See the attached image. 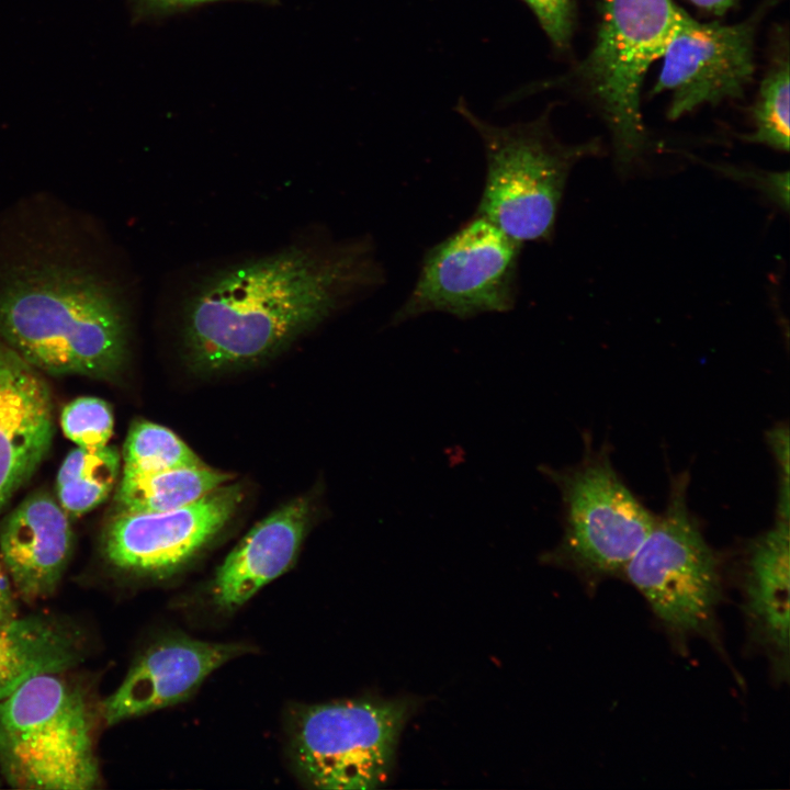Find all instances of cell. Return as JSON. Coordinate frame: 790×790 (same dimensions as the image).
<instances>
[{"label":"cell","instance_id":"cell-18","mask_svg":"<svg viewBox=\"0 0 790 790\" xmlns=\"http://www.w3.org/2000/svg\"><path fill=\"white\" fill-rule=\"evenodd\" d=\"M233 475L206 464L155 472H123L116 512H158L189 505L229 483Z\"/></svg>","mask_w":790,"mask_h":790},{"label":"cell","instance_id":"cell-14","mask_svg":"<svg viewBox=\"0 0 790 790\" xmlns=\"http://www.w3.org/2000/svg\"><path fill=\"white\" fill-rule=\"evenodd\" d=\"M69 515L46 492L23 499L0 524V562L16 596L34 602L53 595L70 561Z\"/></svg>","mask_w":790,"mask_h":790},{"label":"cell","instance_id":"cell-3","mask_svg":"<svg viewBox=\"0 0 790 790\" xmlns=\"http://www.w3.org/2000/svg\"><path fill=\"white\" fill-rule=\"evenodd\" d=\"M458 113L476 131L486 177L475 214L520 244L552 236L572 168L599 150V142L566 145L555 137L549 111L538 119L498 126L478 117L463 99Z\"/></svg>","mask_w":790,"mask_h":790},{"label":"cell","instance_id":"cell-11","mask_svg":"<svg viewBox=\"0 0 790 790\" xmlns=\"http://www.w3.org/2000/svg\"><path fill=\"white\" fill-rule=\"evenodd\" d=\"M239 484H225L179 508L158 512H116L102 535L104 561L135 577L166 578L199 554L236 514Z\"/></svg>","mask_w":790,"mask_h":790},{"label":"cell","instance_id":"cell-17","mask_svg":"<svg viewBox=\"0 0 790 790\" xmlns=\"http://www.w3.org/2000/svg\"><path fill=\"white\" fill-rule=\"evenodd\" d=\"M86 650L77 625L49 614L18 616L0 624V701L33 676L78 665Z\"/></svg>","mask_w":790,"mask_h":790},{"label":"cell","instance_id":"cell-23","mask_svg":"<svg viewBox=\"0 0 790 790\" xmlns=\"http://www.w3.org/2000/svg\"><path fill=\"white\" fill-rule=\"evenodd\" d=\"M534 13L539 24L560 50L571 45L575 22L574 0H523Z\"/></svg>","mask_w":790,"mask_h":790},{"label":"cell","instance_id":"cell-6","mask_svg":"<svg viewBox=\"0 0 790 790\" xmlns=\"http://www.w3.org/2000/svg\"><path fill=\"white\" fill-rule=\"evenodd\" d=\"M574 465L539 470L558 489L563 533L546 561L575 572L588 588L623 571L653 529L657 516L630 490L612 465L608 448L584 438Z\"/></svg>","mask_w":790,"mask_h":790},{"label":"cell","instance_id":"cell-4","mask_svg":"<svg viewBox=\"0 0 790 790\" xmlns=\"http://www.w3.org/2000/svg\"><path fill=\"white\" fill-rule=\"evenodd\" d=\"M44 673L0 701V771L27 790H89L100 782L92 719L81 689Z\"/></svg>","mask_w":790,"mask_h":790},{"label":"cell","instance_id":"cell-21","mask_svg":"<svg viewBox=\"0 0 790 790\" xmlns=\"http://www.w3.org/2000/svg\"><path fill=\"white\" fill-rule=\"evenodd\" d=\"M789 61L777 58L763 79L754 106L755 131L745 139L778 150L789 149Z\"/></svg>","mask_w":790,"mask_h":790},{"label":"cell","instance_id":"cell-9","mask_svg":"<svg viewBox=\"0 0 790 790\" xmlns=\"http://www.w3.org/2000/svg\"><path fill=\"white\" fill-rule=\"evenodd\" d=\"M522 244L474 215L425 253L417 281L394 313L396 326L427 313L469 319L514 308Z\"/></svg>","mask_w":790,"mask_h":790},{"label":"cell","instance_id":"cell-24","mask_svg":"<svg viewBox=\"0 0 790 790\" xmlns=\"http://www.w3.org/2000/svg\"><path fill=\"white\" fill-rule=\"evenodd\" d=\"M225 1H246L273 5L278 0H128L135 22H160L194 9Z\"/></svg>","mask_w":790,"mask_h":790},{"label":"cell","instance_id":"cell-19","mask_svg":"<svg viewBox=\"0 0 790 790\" xmlns=\"http://www.w3.org/2000/svg\"><path fill=\"white\" fill-rule=\"evenodd\" d=\"M121 465L115 447L99 449L77 447L61 463L56 479L57 500L74 517L82 516L102 504L112 492Z\"/></svg>","mask_w":790,"mask_h":790},{"label":"cell","instance_id":"cell-2","mask_svg":"<svg viewBox=\"0 0 790 790\" xmlns=\"http://www.w3.org/2000/svg\"><path fill=\"white\" fill-rule=\"evenodd\" d=\"M383 281L369 238L297 244L221 268L181 304L184 356L207 373L262 362Z\"/></svg>","mask_w":790,"mask_h":790},{"label":"cell","instance_id":"cell-22","mask_svg":"<svg viewBox=\"0 0 790 790\" xmlns=\"http://www.w3.org/2000/svg\"><path fill=\"white\" fill-rule=\"evenodd\" d=\"M110 405L98 397L83 396L68 403L60 416L64 435L77 447L99 449L108 445L113 433Z\"/></svg>","mask_w":790,"mask_h":790},{"label":"cell","instance_id":"cell-27","mask_svg":"<svg viewBox=\"0 0 790 790\" xmlns=\"http://www.w3.org/2000/svg\"><path fill=\"white\" fill-rule=\"evenodd\" d=\"M698 8L714 14H722L733 7L737 0H689Z\"/></svg>","mask_w":790,"mask_h":790},{"label":"cell","instance_id":"cell-13","mask_svg":"<svg viewBox=\"0 0 790 790\" xmlns=\"http://www.w3.org/2000/svg\"><path fill=\"white\" fill-rule=\"evenodd\" d=\"M54 403L43 373L0 340V511L53 443Z\"/></svg>","mask_w":790,"mask_h":790},{"label":"cell","instance_id":"cell-12","mask_svg":"<svg viewBox=\"0 0 790 790\" xmlns=\"http://www.w3.org/2000/svg\"><path fill=\"white\" fill-rule=\"evenodd\" d=\"M251 648L170 635L148 646L121 685L100 703L106 725L184 701L217 668Z\"/></svg>","mask_w":790,"mask_h":790},{"label":"cell","instance_id":"cell-20","mask_svg":"<svg viewBox=\"0 0 790 790\" xmlns=\"http://www.w3.org/2000/svg\"><path fill=\"white\" fill-rule=\"evenodd\" d=\"M205 463L171 430L150 421L131 427L123 449V472H155Z\"/></svg>","mask_w":790,"mask_h":790},{"label":"cell","instance_id":"cell-1","mask_svg":"<svg viewBox=\"0 0 790 790\" xmlns=\"http://www.w3.org/2000/svg\"><path fill=\"white\" fill-rule=\"evenodd\" d=\"M92 228L43 201L0 218V340L42 373L113 380L127 362L129 301Z\"/></svg>","mask_w":790,"mask_h":790},{"label":"cell","instance_id":"cell-7","mask_svg":"<svg viewBox=\"0 0 790 790\" xmlns=\"http://www.w3.org/2000/svg\"><path fill=\"white\" fill-rule=\"evenodd\" d=\"M682 9L673 0H602L597 38L567 79H576L608 125L620 168L644 150L645 75L661 58Z\"/></svg>","mask_w":790,"mask_h":790},{"label":"cell","instance_id":"cell-10","mask_svg":"<svg viewBox=\"0 0 790 790\" xmlns=\"http://www.w3.org/2000/svg\"><path fill=\"white\" fill-rule=\"evenodd\" d=\"M764 9L732 24L699 22L681 11L653 88V93L669 94V119L744 94L755 70V38Z\"/></svg>","mask_w":790,"mask_h":790},{"label":"cell","instance_id":"cell-5","mask_svg":"<svg viewBox=\"0 0 790 790\" xmlns=\"http://www.w3.org/2000/svg\"><path fill=\"white\" fill-rule=\"evenodd\" d=\"M688 485L687 472L672 477L664 511L622 574L681 647L693 636L719 642L723 596L722 562L689 509Z\"/></svg>","mask_w":790,"mask_h":790},{"label":"cell","instance_id":"cell-8","mask_svg":"<svg viewBox=\"0 0 790 790\" xmlns=\"http://www.w3.org/2000/svg\"><path fill=\"white\" fill-rule=\"evenodd\" d=\"M409 713L405 700L374 698L300 707L291 721L294 765L314 788H379L391 772Z\"/></svg>","mask_w":790,"mask_h":790},{"label":"cell","instance_id":"cell-26","mask_svg":"<svg viewBox=\"0 0 790 790\" xmlns=\"http://www.w3.org/2000/svg\"><path fill=\"white\" fill-rule=\"evenodd\" d=\"M18 616L16 592L0 562V624L11 621Z\"/></svg>","mask_w":790,"mask_h":790},{"label":"cell","instance_id":"cell-25","mask_svg":"<svg viewBox=\"0 0 790 790\" xmlns=\"http://www.w3.org/2000/svg\"><path fill=\"white\" fill-rule=\"evenodd\" d=\"M767 440L780 476L776 519L789 521V429L787 424H779L770 429Z\"/></svg>","mask_w":790,"mask_h":790},{"label":"cell","instance_id":"cell-15","mask_svg":"<svg viewBox=\"0 0 790 790\" xmlns=\"http://www.w3.org/2000/svg\"><path fill=\"white\" fill-rule=\"evenodd\" d=\"M748 641L768 658L772 678H789V521L751 539L738 568Z\"/></svg>","mask_w":790,"mask_h":790},{"label":"cell","instance_id":"cell-16","mask_svg":"<svg viewBox=\"0 0 790 790\" xmlns=\"http://www.w3.org/2000/svg\"><path fill=\"white\" fill-rule=\"evenodd\" d=\"M311 503L294 499L257 523L217 568L210 595L222 611H234L293 564L311 521Z\"/></svg>","mask_w":790,"mask_h":790}]
</instances>
